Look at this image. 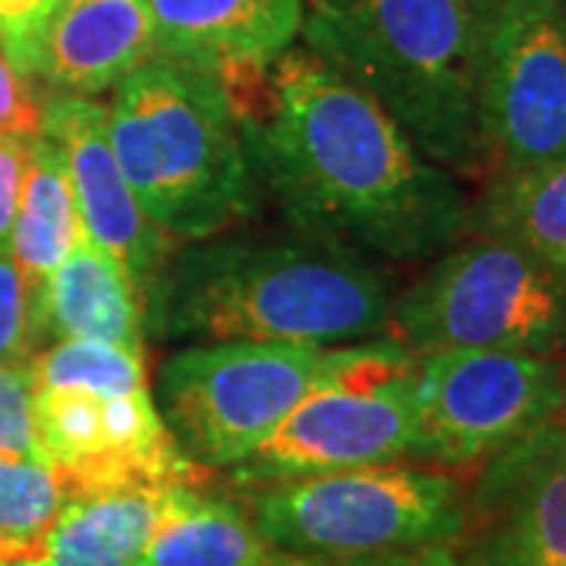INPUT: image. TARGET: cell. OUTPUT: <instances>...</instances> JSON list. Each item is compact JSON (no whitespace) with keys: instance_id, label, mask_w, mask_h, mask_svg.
Listing matches in <instances>:
<instances>
[{"instance_id":"obj_8","label":"cell","mask_w":566,"mask_h":566,"mask_svg":"<svg viewBox=\"0 0 566 566\" xmlns=\"http://www.w3.org/2000/svg\"><path fill=\"white\" fill-rule=\"evenodd\" d=\"M416 353L397 340L363 344L340 375L293 406L237 472L281 482L359 465L397 463L416 444Z\"/></svg>"},{"instance_id":"obj_32","label":"cell","mask_w":566,"mask_h":566,"mask_svg":"<svg viewBox=\"0 0 566 566\" xmlns=\"http://www.w3.org/2000/svg\"><path fill=\"white\" fill-rule=\"evenodd\" d=\"M136 566H139V564H136Z\"/></svg>"},{"instance_id":"obj_4","label":"cell","mask_w":566,"mask_h":566,"mask_svg":"<svg viewBox=\"0 0 566 566\" xmlns=\"http://www.w3.org/2000/svg\"><path fill=\"white\" fill-rule=\"evenodd\" d=\"M107 133L142 211L174 243L259 214L262 189L218 73L158 54L114 88Z\"/></svg>"},{"instance_id":"obj_26","label":"cell","mask_w":566,"mask_h":566,"mask_svg":"<svg viewBox=\"0 0 566 566\" xmlns=\"http://www.w3.org/2000/svg\"><path fill=\"white\" fill-rule=\"evenodd\" d=\"M277 566H465L447 545L406 547V551H387L371 557H300V554H281Z\"/></svg>"},{"instance_id":"obj_29","label":"cell","mask_w":566,"mask_h":566,"mask_svg":"<svg viewBox=\"0 0 566 566\" xmlns=\"http://www.w3.org/2000/svg\"><path fill=\"white\" fill-rule=\"evenodd\" d=\"M0 566H41V560H10V564H0Z\"/></svg>"},{"instance_id":"obj_3","label":"cell","mask_w":566,"mask_h":566,"mask_svg":"<svg viewBox=\"0 0 566 566\" xmlns=\"http://www.w3.org/2000/svg\"><path fill=\"white\" fill-rule=\"evenodd\" d=\"M305 51L365 92L428 161L485 177V22L472 0H308Z\"/></svg>"},{"instance_id":"obj_22","label":"cell","mask_w":566,"mask_h":566,"mask_svg":"<svg viewBox=\"0 0 566 566\" xmlns=\"http://www.w3.org/2000/svg\"><path fill=\"white\" fill-rule=\"evenodd\" d=\"M35 283L22 274L10 249L0 245V365H32L41 340Z\"/></svg>"},{"instance_id":"obj_2","label":"cell","mask_w":566,"mask_h":566,"mask_svg":"<svg viewBox=\"0 0 566 566\" xmlns=\"http://www.w3.org/2000/svg\"><path fill=\"white\" fill-rule=\"evenodd\" d=\"M394 283L363 252L296 237H208L170 255L145 327L167 340L337 346L387 337Z\"/></svg>"},{"instance_id":"obj_19","label":"cell","mask_w":566,"mask_h":566,"mask_svg":"<svg viewBox=\"0 0 566 566\" xmlns=\"http://www.w3.org/2000/svg\"><path fill=\"white\" fill-rule=\"evenodd\" d=\"M82 237L85 233L63 170L61 151L41 133L32 142L29 161L22 170L20 202H17V218L10 227L7 249L29 283L39 286Z\"/></svg>"},{"instance_id":"obj_12","label":"cell","mask_w":566,"mask_h":566,"mask_svg":"<svg viewBox=\"0 0 566 566\" xmlns=\"http://www.w3.org/2000/svg\"><path fill=\"white\" fill-rule=\"evenodd\" d=\"M41 133L61 151L85 240L123 264L145 303L174 255V240L148 221L123 177L107 133V107L57 95L41 114Z\"/></svg>"},{"instance_id":"obj_6","label":"cell","mask_w":566,"mask_h":566,"mask_svg":"<svg viewBox=\"0 0 566 566\" xmlns=\"http://www.w3.org/2000/svg\"><path fill=\"white\" fill-rule=\"evenodd\" d=\"M359 346H189L161 365L155 403L192 463L202 469L240 465L271 438L293 406L340 375Z\"/></svg>"},{"instance_id":"obj_15","label":"cell","mask_w":566,"mask_h":566,"mask_svg":"<svg viewBox=\"0 0 566 566\" xmlns=\"http://www.w3.org/2000/svg\"><path fill=\"white\" fill-rule=\"evenodd\" d=\"M41 337L98 340L142 353L145 303L123 264L85 237L35 290Z\"/></svg>"},{"instance_id":"obj_25","label":"cell","mask_w":566,"mask_h":566,"mask_svg":"<svg viewBox=\"0 0 566 566\" xmlns=\"http://www.w3.org/2000/svg\"><path fill=\"white\" fill-rule=\"evenodd\" d=\"M41 114L44 107H39L25 80L0 51V142L41 136Z\"/></svg>"},{"instance_id":"obj_27","label":"cell","mask_w":566,"mask_h":566,"mask_svg":"<svg viewBox=\"0 0 566 566\" xmlns=\"http://www.w3.org/2000/svg\"><path fill=\"white\" fill-rule=\"evenodd\" d=\"M35 139H3L0 142V245L10 240V227L17 218L20 202V182L29 151Z\"/></svg>"},{"instance_id":"obj_17","label":"cell","mask_w":566,"mask_h":566,"mask_svg":"<svg viewBox=\"0 0 566 566\" xmlns=\"http://www.w3.org/2000/svg\"><path fill=\"white\" fill-rule=\"evenodd\" d=\"M177 485H117L82 491L63 506L41 566H136Z\"/></svg>"},{"instance_id":"obj_10","label":"cell","mask_w":566,"mask_h":566,"mask_svg":"<svg viewBox=\"0 0 566 566\" xmlns=\"http://www.w3.org/2000/svg\"><path fill=\"white\" fill-rule=\"evenodd\" d=\"M479 117L485 177L566 161L564 0H523L488 25Z\"/></svg>"},{"instance_id":"obj_31","label":"cell","mask_w":566,"mask_h":566,"mask_svg":"<svg viewBox=\"0 0 566 566\" xmlns=\"http://www.w3.org/2000/svg\"><path fill=\"white\" fill-rule=\"evenodd\" d=\"M564 3H566V0H564Z\"/></svg>"},{"instance_id":"obj_13","label":"cell","mask_w":566,"mask_h":566,"mask_svg":"<svg viewBox=\"0 0 566 566\" xmlns=\"http://www.w3.org/2000/svg\"><path fill=\"white\" fill-rule=\"evenodd\" d=\"M158 35L148 0H57L39 41L35 76L61 95H102L155 61Z\"/></svg>"},{"instance_id":"obj_9","label":"cell","mask_w":566,"mask_h":566,"mask_svg":"<svg viewBox=\"0 0 566 566\" xmlns=\"http://www.w3.org/2000/svg\"><path fill=\"white\" fill-rule=\"evenodd\" d=\"M412 457L485 463L566 409L560 353L441 349L416 356Z\"/></svg>"},{"instance_id":"obj_16","label":"cell","mask_w":566,"mask_h":566,"mask_svg":"<svg viewBox=\"0 0 566 566\" xmlns=\"http://www.w3.org/2000/svg\"><path fill=\"white\" fill-rule=\"evenodd\" d=\"M281 554L245 506L208 497L202 485H177L164 497L139 566H277Z\"/></svg>"},{"instance_id":"obj_5","label":"cell","mask_w":566,"mask_h":566,"mask_svg":"<svg viewBox=\"0 0 566 566\" xmlns=\"http://www.w3.org/2000/svg\"><path fill=\"white\" fill-rule=\"evenodd\" d=\"M262 535L283 554L371 557L463 535V488L416 465H359L281 482L245 497Z\"/></svg>"},{"instance_id":"obj_30","label":"cell","mask_w":566,"mask_h":566,"mask_svg":"<svg viewBox=\"0 0 566 566\" xmlns=\"http://www.w3.org/2000/svg\"><path fill=\"white\" fill-rule=\"evenodd\" d=\"M557 422L564 424V434H566V409H564V412H560V416H557Z\"/></svg>"},{"instance_id":"obj_21","label":"cell","mask_w":566,"mask_h":566,"mask_svg":"<svg viewBox=\"0 0 566 566\" xmlns=\"http://www.w3.org/2000/svg\"><path fill=\"white\" fill-rule=\"evenodd\" d=\"M35 390H88L123 397L148 390L145 359L136 349L98 340H57L32 359Z\"/></svg>"},{"instance_id":"obj_18","label":"cell","mask_w":566,"mask_h":566,"mask_svg":"<svg viewBox=\"0 0 566 566\" xmlns=\"http://www.w3.org/2000/svg\"><path fill=\"white\" fill-rule=\"evenodd\" d=\"M465 233L513 245L566 283V161L488 177Z\"/></svg>"},{"instance_id":"obj_23","label":"cell","mask_w":566,"mask_h":566,"mask_svg":"<svg viewBox=\"0 0 566 566\" xmlns=\"http://www.w3.org/2000/svg\"><path fill=\"white\" fill-rule=\"evenodd\" d=\"M0 453L48 463L35 431L32 365H0Z\"/></svg>"},{"instance_id":"obj_24","label":"cell","mask_w":566,"mask_h":566,"mask_svg":"<svg viewBox=\"0 0 566 566\" xmlns=\"http://www.w3.org/2000/svg\"><path fill=\"white\" fill-rule=\"evenodd\" d=\"M57 0H0V51L22 80L35 76L39 41Z\"/></svg>"},{"instance_id":"obj_28","label":"cell","mask_w":566,"mask_h":566,"mask_svg":"<svg viewBox=\"0 0 566 566\" xmlns=\"http://www.w3.org/2000/svg\"><path fill=\"white\" fill-rule=\"evenodd\" d=\"M513 3H523V0H472V7H475V13L482 17L485 29L504 13L506 7H513Z\"/></svg>"},{"instance_id":"obj_14","label":"cell","mask_w":566,"mask_h":566,"mask_svg":"<svg viewBox=\"0 0 566 566\" xmlns=\"http://www.w3.org/2000/svg\"><path fill=\"white\" fill-rule=\"evenodd\" d=\"M158 51L211 73L277 61L303 25L305 0H148Z\"/></svg>"},{"instance_id":"obj_7","label":"cell","mask_w":566,"mask_h":566,"mask_svg":"<svg viewBox=\"0 0 566 566\" xmlns=\"http://www.w3.org/2000/svg\"><path fill=\"white\" fill-rule=\"evenodd\" d=\"M387 340L416 356L441 349L564 353L566 283L526 252L475 237L441 252L394 300Z\"/></svg>"},{"instance_id":"obj_1","label":"cell","mask_w":566,"mask_h":566,"mask_svg":"<svg viewBox=\"0 0 566 566\" xmlns=\"http://www.w3.org/2000/svg\"><path fill=\"white\" fill-rule=\"evenodd\" d=\"M218 80L262 199L293 230L390 262L434 259L465 237L460 180L312 51Z\"/></svg>"},{"instance_id":"obj_11","label":"cell","mask_w":566,"mask_h":566,"mask_svg":"<svg viewBox=\"0 0 566 566\" xmlns=\"http://www.w3.org/2000/svg\"><path fill=\"white\" fill-rule=\"evenodd\" d=\"M463 535L465 566H566L564 424L551 419L488 460L465 501Z\"/></svg>"},{"instance_id":"obj_20","label":"cell","mask_w":566,"mask_h":566,"mask_svg":"<svg viewBox=\"0 0 566 566\" xmlns=\"http://www.w3.org/2000/svg\"><path fill=\"white\" fill-rule=\"evenodd\" d=\"M73 497L76 485L61 465L0 453V564L41 560Z\"/></svg>"}]
</instances>
